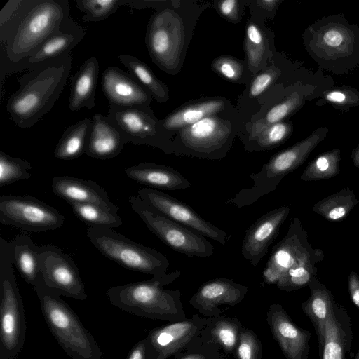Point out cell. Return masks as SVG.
Wrapping results in <instances>:
<instances>
[{"label": "cell", "mask_w": 359, "mask_h": 359, "mask_svg": "<svg viewBox=\"0 0 359 359\" xmlns=\"http://www.w3.org/2000/svg\"><path fill=\"white\" fill-rule=\"evenodd\" d=\"M67 0H10L0 11V88L70 18Z\"/></svg>", "instance_id": "1"}, {"label": "cell", "mask_w": 359, "mask_h": 359, "mask_svg": "<svg viewBox=\"0 0 359 359\" xmlns=\"http://www.w3.org/2000/svg\"><path fill=\"white\" fill-rule=\"evenodd\" d=\"M72 65L67 54L35 65L18 79L19 88L10 95L6 111L16 126L29 129L46 115L60 97Z\"/></svg>", "instance_id": "2"}, {"label": "cell", "mask_w": 359, "mask_h": 359, "mask_svg": "<svg viewBox=\"0 0 359 359\" xmlns=\"http://www.w3.org/2000/svg\"><path fill=\"white\" fill-rule=\"evenodd\" d=\"M180 275L175 271L147 280L112 286L106 294L114 306L128 313L168 323L182 320L186 313L180 291L164 288Z\"/></svg>", "instance_id": "3"}, {"label": "cell", "mask_w": 359, "mask_h": 359, "mask_svg": "<svg viewBox=\"0 0 359 359\" xmlns=\"http://www.w3.org/2000/svg\"><path fill=\"white\" fill-rule=\"evenodd\" d=\"M303 39L311 57L333 74H346L359 63V28L341 14L314 22L306 28Z\"/></svg>", "instance_id": "4"}, {"label": "cell", "mask_w": 359, "mask_h": 359, "mask_svg": "<svg viewBox=\"0 0 359 359\" xmlns=\"http://www.w3.org/2000/svg\"><path fill=\"white\" fill-rule=\"evenodd\" d=\"M43 318L54 338L72 359H104L102 348L74 310L41 276L34 285Z\"/></svg>", "instance_id": "5"}, {"label": "cell", "mask_w": 359, "mask_h": 359, "mask_svg": "<svg viewBox=\"0 0 359 359\" xmlns=\"http://www.w3.org/2000/svg\"><path fill=\"white\" fill-rule=\"evenodd\" d=\"M10 242L0 238V359H17L26 335L22 299L13 269Z\"/></svg>", "instance_id": "6"}, {"label": "cell", "mask_w": 359, "mask_h": 359, "mask_svg": "<svg viewBox=\"0 0 359 359\" xmlns=\"http://www.w3.org/2000/svg\"><path fill=\"white\" fill-rule=\"evenodd\" d=\"M328 131L327 128L320 127L306 138L273 155L258 172L250 175L253 186L240 190L229 200V203L238 208L248 206L276 190L285 175L306 161L311 151L325 138Z\"/></svg>", "instance_id": "7"}, {"label": "cell", "mask_w": 359, "mask_h": 359, "mask_svg": "<svg viewBox=\"0 0 359 359\" xmlns=\"http://www.w3.org/2000/svg\"><path fill=\"white\" fill-rule=\"evenodd\" d=\"M87 236L105 257L125 269L152 276L166 273L169 260L163 254L113 229L88 227Z\"/></svg>", "instance_id": "8"}, {"label": "cell", "mask_w": 359, "mask_h": 359, "mask_svg": "<svg viewBox=\"0 0 359 359\" xmlns=\"http://www.w3.org/2000/svg\"><path fill=\"white\" fill-rule=\"evenodd\" d=\"M129 202L147 228L172 250L188 257L212 255L214 247L203 236L165 217L137 195H130Z\"/></svg>", "instance_id": "9"}, {"label": "cell", "mask_w": 359, "mask_h": 359, "mask_svg": "<svg viewBox=\"0 0 359 359\" xmlns=\"http://www.w3.org/2000/svg\"><path fill=\"white\" fill-rule=\"evenodd\" d=\"M65 217L57 209L29 195H1L0 223L27 231L60 229Z\"/></svg>", "instance_id": "10"}, {"label": "cell", "mask_w": 359, "mask_h": 359, "mask_svg": "<svg viewBox=\"0 0 359 359\" xmlns=\"http://www.w3.org/2000/svg\"><path fill=\"white\" fill-rule=\"evenodd\" d=\"M146 43L154 62L170 71L180 61L184 29L178 16L170 9H158L147 26Z\"/></svg>", "instance_id": "11"}, {"label": "cell", "mask_w": 359, "mask_h": 359, "mask_svg": "<svg viewBox=\"0 0 359 359\" xmlns=\"http://www.w3.org/2000/svg\"><path fill=\"white\" fill-rule=\"evenodd\" d=\"M231 125L219 117L207 116L180 130V144L173 150L207 159L223 158L229 148Z\"/></svg>", "instance_id": "12"}, {"label": "cell", "mask_w": 359, "mask_h": 359, "mask_svg": "<svg viewBox=\"0 0 359 359\" xmlns=\"http://www.w3.org/2000/svg\"><path fill=\"white\" fill-rule=\"evenodd\" d=\"M107 117L120 131L126 144L160 147L165 152L168 141L161 123L149 106L118 107L109 104Z\"/></svg>", "instance_id": "13"}, {"label": "cell", "mask_w": 359, "mask_h": 359, "mask_svg": "<svg viewBox=\"0 0 359 359\" xmlns=\"http://www.w3.org/2000/svg\"><path fill=\"white\" fill-rule=\"evenodd\" d=\"M39 253L41 278L48 289L60 297L87 299L79 269L69 255L53 245L39 246Z\"/></svg>", "instance_id": "14"}, {"label": "cell", "mask_w": 359, "mask_h": 359, "mask_svg": "<svg viewBox=\"0 0 359 359\" xmlns=\"http://www.w3.org/2000/svg\"><path fill=\"white\" fill-rule=\"evenodd\" d=\"M137 196L169 219L224 245L230 236L203 219L193 208L179 199L151 188H140Z\"/></svg>", "instance_id": "15"}, {"label": "cell", "mask_w": 359, "mask_h": 359, "mask_svg": "<svg viewBox=\"0 0 359 359\" xmlns=\"http://www.w3.org/2000/svg\"><path fill=\"white\" fill-rule=\"evenodd\" d=\"M312 249L307 232L301 221L294 217L283 238L273 248L262 271V285H276L285 272Z\"/></svg>", "instance_id": "16"}, {"label": "cell", "mask_w": 359, "mask_h": 359, "mask_svg": "<svg viewBox=\"0 0 359 359\" xmlns=\"http://www.w3.org/2000/svg\"><path fill=\"white\" fill-rule=\"evenodd\" d=\"M207 318L194 314L189 319L168 323L151 330L146 338L156 359H168L189 349L206 325Z\"/></svg>", "instance_id": "17"}, {"label": "cell", "mask_w": 359, "mask_h": 359, "mask_svg": "<svg viewBox=\"0 0 359 359\" xmlns=\"http://www.w3.org/2000/svg\"><path fill=\"white\" fill-rule=\"evenodd\" d=\"M266 320L285 359L309 358L311 332L296 325L281 304H271Z\"/></svg>", "instance_id": "18"}, {"label": "cell", "mask_w": 359, "mask_h": 359, "mask_svg": "<svg viewBox=\"0 0 359 359\" xmlns=\"http://www.w3.org/2000/svg\"><path fill=\"white\" fill-rule=\"evenodd\" d=\"M290 212L289 206L281 205L260 217L245 231L241 254L253 267L266 255Z\"/></svg>", "instance_id": "19"}, {"label": "cell", "mask_w": 359, "mask_h": 359, "mask_svg": "<svg viewBox=\"0 0 359 359\" xmlns=\"http://www.w3.org/2000/svg\"><path fill=\"white\" fill-rule=\"evenodd\" d=\"M249 287L227 278H217L203 283L189 299V304L205 318L222 314V305L235 306L245 297Z\"/></svg>", "instance_id": "20"}, {"label": "cell", "mask_w": 359, "mask_h": 359, "mask_svg": "<svg viewBox=\"0 0 359 359\" xmlns=\"http://www.w3.org/2000/svg\"><path fill=\"white\" fill-rule=\"evenodd\" d=\"M101 86L111 105L149 106L152 100L151 93L131 74L116 66L104 70Z\"/></svg>", "instance_id": "21"}, {"label": "cell", "mask_w": 359, "mask_h": 359, "mask_svg": "<svg viewBox=\"0 0 359 359\" xmlns=\"http://www.w3.org/2000/svg\"><path fill=\"white\" fill-rule=\"evenodd\" d=\"M353 339L351 318L343 305L334 304L325 324V339L320 359H346Z\"/></svg>", "instance_id": "22"}, {"label": "cell", "mask_w": 359, "mask_h": 359, "mask_svg": "<svg viewBox=\"0 0 359 359\" xmlns=\"http://www.w3.org/2000/svg\"><path fill=\"white\" fill-rule=\"evenodd\" d=\"M86 33L85 27L70 18L64 23L59 32L46 39L27 59L24 70H29L45 61L70 54L84 38Z\"/></svg>", "instance_id": "23"}, {"label": "cell", "mask_w": 359, "mask_h": 359, "mask_svg": "<svg viewBox=\"0 0 359 359\" xmlns=\"http://www.w3.org/2000/svg\"><path fill=\"white\" fill-rule=\"evenodd\" d=\"M120 131L107 116L95 114L86 149V154L100 160L116 157L126 144Z\"/></svg>", "instance_id": "24"}, {"label": "cell", "mask_w": 359, "mask_h": 359, "mask_svg": "<svg viewBox=\"0 0 359 359\" xmlns=\"http://www.w3.org/2000/svg\"><path fill=\"white\" fill-rule=\"evenodd\" d=\"M126 175L134 182L162 190L185 189L191 182L174 168L150 162L140 163L125 169Z\"/></svg>", "instance_id": "25"}, {"label": "cell", "mask_w": 359, "mask_h": 359, "mask_svg": "<svg viewBox=\"0 0 359 359\" xmlns=\"http://www.w3.org/2000/svg\"><path fill=\"white\" fill-rule=\"evenodd\" d=\"M53 193L68 203L112 205L107 191L92 180L72 176H57L51 182Z\"/></svg>", "instance_id": "26"}, {"label": "cell", "mask_w": 359, "mask_h": 359, "mask_svg": "<svg viewBox=\"0 0 359 359\" xmlns=\"http://www.w3.org/2000/svg\"><path fill=\"white\" fill-rule=\"evenodd\" d=\"M99 62L95 56L88 58L70 79L69 109L76 112L82 108L95 107V92Z\"/></svg>", "instance_id": "27"}, {"label": "cell", "mask_w": 359, "mask_h": 359, "mask_svg": "<svg viewBox=\"0 0 359 359\" xmlns=\"http://www.w3.org/2000/svg\"><path fill=\"white\" fill-rule=\"evenodd\" d=\"M243 325L239 319L224 316L207 318L206 325L198 337L200 343L233 355Z\"/></svg>", "instance_id": "28"}, {"label": "cell", "mask_w": 359, "mask_h": 359, "mask_svg": "<svg viewBox=\"0 0 359 359\" xmlns=\"http://www.w3.org/2000/svg\"><path fill=\"white\" fill-rule=\"evenodd\" d=\"M308 286L311 292L310 296L301 306L315 329L320 355L324 344L325 324L333 311L335 302L332 292L316 278L312 279Z\"/></svg>", "instance_id": "29"}, {"label": "cell", "mask_w": 359, "mask_h": 359, "mask_svg": "<svg viewBox=\"0 0 359 359\" xmlns=\"http://www.w3.org/2000/svg\"><path fill=\"white\" fill-rule=\"evenodd\" d=\"M10 246L13 263L19 273L27 283L35 285L41 276L39 246L25 233L18 234L10 241Z\"/></svg>", "instance_id": "30"}, {"label": "cell", "mask_w": 359, "mask_h": 359, "mask_svg": "<svg viewBox=\"0 0 359 359\" xmlns=\"http://www.w3.org/2000/svg\"><path fill=\"white\" fill-rule=\"evenodd\" d=\"M222 99H208L189 104L169 114L161 123L163 130H181L224 109Z\"/></svg>", "instance_id": "31"}, {"label": "cell", "mask_w": 359, "mask_h": 359, "mask_svg": "<svg viewBox=\"0 0 359 359\" xmlns=\"http://www.w3.org/2000/svg\"><path fill=\"white\" fill-rule=\"evenodd\" d=\"M323 258L324 253L321 250L312 248L304 257L285 272L276 284L277 287L292 292L308 286L312 279L316 278V264Z\"/></svg>", "instance_id": "32"}, {"label": "cell", "mask_w": 359, "mask_h": 359, "mask_svg": "<svg viewBox=\"0 0 359 359\" xmlns=\"http://www.w3.org/2000/svg\"><path fill=\"white\" fill-rule=\"evenodd\" d=\"M92 121L85 118L64 131L54 150V156L63 161L77 158L86 153Z\"/></svg>", "instance_id": "33"}, {"label": "cell", "mask_w": 359, "mask_h": 359, "mask_svg": "<svg viewBox=\"0 0 359 359\" xmlns=\"http://www.w3.org/2000/svg\"><path fill=\"white\" fill-rule=\"evenodd\" d=\"M76 217L89 227L110 228L120 226L123 222L118 215V207L99 203H70Z\"/></svg>", "instance_id": "34"}, {"label": "cell", "mask_w": 359, "mask_h": 359, "mask_svg": "<svg viewBox=\"0 0 359 359\" xmlns=\"http://www.w3.org/2000/svg\"><path fill=\"white\" fill-rule=\"evenodd\" d=\"M358 203L353 190L346 187L318 201L313 210L329 221L339 222L345 219Z\"/></svg>", "instance_id": "35"}, {"label": "cell", "mask_w": 359, "mask_h": 359, "mask_svg": "<svg viewBox=\"0 0 359 359\" xmlns=\"http://www.w3.org/2000/svg\"><path fill=\"white\" fill-rule=\"evenodd\" d=\"M118 59L131 74L157 101L163 102L168 99V89L153 73L149 66L136 57L121 54Z\"/></svg>", "instance_id": "36"}, {"label": "cell", "mask_w": 359, "mask_h": 359, "mask_svg": "<svg viewBox=\"0 0 359 359\" xmlns=\"http://www.w3.org/2000/svg\"><path fill=\"white\" fill-rule=\"evenodd\" d=\"M341 151L333 149L324 152L311 161L300 176L304 182L327 180L339 173Z\"/></svg>", "instance_id": "37"}, {"label": "cell", "mask_w": 359, "mask_h": 359, "mask_svg": "<svg viewBox=\"0 0 359 359\" xmlns=\"http://www.w3.org/2000/svg\"><path fill=\"white\" fill-rule=\"evenodd\" d=\"M304 102L303 95L294 92L284 101L271 108L264 117L257 121L251 128L249 135L252 140L262 131L276 123L282 121L299 109Z\"/></svg>", "instance_id": "38"}, {"label": "cell", "mask_w": 359, "mask_h": 359, "mask_svg": "<svg viewBox=\"0 0 359 359\" xmlns=\"http://www.w3.org/2000/svg\"><path fill=\"white\" fill-rule=\"evenodd\" d=\"M76 6L84 13L82 20L97 22L109 18L120 7L127 5L128 0H75Z\"/></svg>", "instance_id": "39"}, {"label": "cell", "mask_w": 359, "mask_h": 359, "mask_svg": "<svg viewBox=\"0 0 359 359\" xmlns=\"http://www.w3.org/2000/svg\"><path fill=\"white\" fill-rule=\"evenodd\" d=\"M245 50L249 69L256 72L263 61L266 50V39L263 32L255 23H249L247 26Z\"/></svg>", "instance_id": "40"}, {"label": "cell", "mask_w": 359, "mask_h": 359, "mask_svg": "<svg viewBox=\"0 0 359 359\" xmlns=\"http://www.w3.org/2000/svg\"><path fill=\"white\" fill-rule=\"evenodd\" d=\"M32 165L25 159L0 151V188L20 180L29 179Z\"/></svg>", "instance_id": "41"}, {"label": "cell", "mask_w": 359, "mask_h": 359, "mask_svg": "<svg viewBox=\"0 0 359 359\" xmlns=\"http://www.w3.org/2000/svg\"><path fill=\"white\" fill-rule=\"evenodd\" d=\"M291 123L280 121L273 124L258 134L252 141L255 145L250 150H264L275 148L285 142L291 135Z\"/></svg>", "instance_id": "42"}, {"label": "cell", "mask_w": 359, "mask_h": 359, "mask_svg": "<svg viewBox=\"0 0 359 359\" xmlns=\"http://www.w3.org/2000/svg\"><path fill=\"white\" fill-rule=\"evenodd\" d=\"M325 104H331L343 110L359 107V91L347 86L332 88L325 91L321 99L316 102L320 106Z\"/></svg>", "instance_id": "43"}, {"label": "cell", "mask_w": 359, "mask_h": 359, "mask_svg": "<svg viewBox=\"0 0 359 359\" xmlns=\"http://www.w3.org/2000/svg\"><path fill=\"white\" fill-rule=\"evenodd\" d=\"M262 344L254 331L245 327L242 329L234 357L236 359H262Z\"/></svg>", "instance_id": "44"}, {"label": "cell", "mask_w": 359, "mask_h": 359, "mask_svg": "<svg viewBox=\"0 0 359 359\" xmlns=\"http://www.w3.org/2000/svg\"><path fill=\"white\" fill-rule=\"evenodd\" d=\"M212 68L223 78L236 81L243 73V65L237 59L230 56H220L212 63Z\"/></svg>", "instance_id": "45"}, {"label": "cell", "mask_w": 359, "mask_h": 359, "mask_svg": "<svg viewBox=\"0 0 359 359\" xmlns=\"http://www.w3.org/2000/svg\"><path fill=\"white\" fill-rule=\"evenodd\" d=\"M223 354L220 351L199 342L198 337L187 350L176 353L175 359H219Z\"/></svg>", "instance_id": "46"}, {"label": "cell", "mask_w": 359, "mask_h": 359, "mask_svg": "<svg viewBox=\"0 0 359 359\" xmlns=\"http://www.w3.org/2000/svg\"><path fill=\"white\" fill-rule=\"evenodd\" d=\"M277 75L278 72L273 69L257 75L250 85L249 96L255 97L261 95L273 82Z\"/></svg>", "instance_id": "47"}, {"label": "cell", "mask_w": 359, "mask_h": 359, "mask_svg": "<svg viewBox=\"0 0 359 359\" xmlns=\"http://www.w3.org/2000/svg\"><path fill=\"white\" fill-rule=\"evenodd\" d=\"M126 359H156V357L149 341L145 337L133 346Z\"/></svg>", "instance_id": "48"}, {"label": "cell", "mask_w": 359, "mask_h": 359, "mask_svg": "<svg viewBox=\"0 0 359 359\" xmlns=\"http://www.w3.org/2000/svg\"><path fill=\"white\" fill-rule=\"evenodd\" d=\"M220 14L227 20L237 22L239 21V5L236 0L220 1L217 4Z\"/></svg>", "instance_id": "49"}, {"label": "cell", "mask_w": 359, "mask_h": 359, "mask_svg": "<svg viewBox=\"0 0 359 359\" xmlns=\"http://www.w3.org/2000/svg\"><path fill=\"white\" fill-rule=\"evenodd\" d=\"M348 287L352 302L359 308V276L355 271L349 273Z\"/></svg>", "instance_id": "50"}, {"label": "cell", "mask_w": 359, "mask_h": 359, "mask_svg": "<svg viewBox=\"0 0 359 359\" xmlns=\"http://www.w3.org/2000/svg\"><path fill=\"white\" fill-rule=\"evenodd\" d=\"M280 2L281 1L278 0H262L257 1V4L263 9L273 11Z\"/></svg>", "instance_id": "51"}, {"label": "cell", "mask_w": 359, "mask_h": 359, "mask_svg": "<svg viewBox=\"0 0 359 359\" xmlns=\"http://www.w3.org/2000/svg\"><path fill=\"white\" fill-rule=\"evenodd\" d=\"M351 159L353 165L359 168V144L351 153Z\"/></svg>", "instance_id": "52"}, {"label": "cell", "mask_w": 359, "mask_h": 359, "mask_svg": "<svg viewBox=\"0 0 359 359\" xmlns=\"http://www.w3.org/2000/svg\"><path fill=\"white\" fill-rule=\"evenodd\" d=\"M353 359H359V348L358 349Z\"/></svg>", "instance_id": "53"}, {"label": "cell", "mask_w": 359, "mask_h": 359, "mask_svg": "<svg viewBox=\"0 0 359 359\" xmlns=\"http://www.w3.org/2000/svg\"><path fill=\"white\" fill-rule=\"evenodd\" d=\"M219 359H226V358L224 355H222Z\"/></svg>", "instance_id": "54"}]
</instances>
